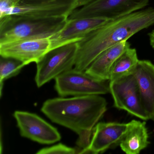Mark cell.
I'll use <instances>...</instances> for the list:
<instances>
[{"mask_svg":"<svg viewBox=\"0 0 154 154\" xmlns=\"http://www.w3.org/2000/svg\"><path fill=\"white\" fill-rule=\"evenodd\" d=\"M106 100L100 95L49 99L41 111L53 122L70 129L79 136L76 144L83 149L91 142L93 130L107 110Z\"/></svg>","mask_w":154,"mask_h":154,"instance_id":"cell-1","label":"cell"},{"mask_svg":"<svg viewBox=\"0 0 154 154\" xmlns=\"http://www.w3.org/2000/svg\"><path fill=\"white\" fill-rule=\"evenodd\" d=\"M154 25V8L138 11L109 20L78 43L75 69L85 71L103 51Z\"/></svg>","mask_w":154,"mask_h":154,"instance_id":"cell-2","label":"cell"},{"mask_svg":"<svg viewBox=\"0 0 154 154\" xmlns=\"http://www.w3.org/2000/svg\"><path fill=\"white\" fill-rule=\"evenodd\" d=\"M66 16L38 18L10 15L0 19V44L24 39L50 38L68 21Z\"/></svg>","mask_w":154,"mask_h":154,"instance_id":"cell-3","label":"cell"},{"mask_svg":"<svg viewBox=\"0 0 154 154\" xmlns=\"http://www.w3.org/2000/svg\"><path fill=\"white\" fill-rule=\"evenodd\" d=\"M55 88L61 97L101 95L110 93L109 81L96 79L74 68L56 77Z\"/></svg>","mask_w":154,"mask_h":154,"instance_id":"cell-4","label":"cell"},{"mask_svg":"<svg viewBox=\"0 0 154 154\" xmlns=\"http://www.w3.org/2000/svg\"><path fill=\"white\" fill-rule=\"evenodd\" d=\"M78 50L77 42L50 50L36 63L35 81L38 87L74 67Z\"/></svg>","mask_w":154,"mask_h":154,"instance_id":"cell-5","label":"cell"},{"mask_svg":"<svg viewBox=\"0 0 154 154\" xmlns=\"http://www.w3.org/2000/svg\"><path fill=\"white\" fill-rule=\"evenodd\" d=\"M149 2V0H94L75 9L68 19L102 18L112 20L140 10Z\"/></svg>","mask_w":154,"mask_h":154,"instance_id":"cell-6","label":"cell"},{"mask_svg":"<svg viewBox=\"0 0 154 154\" xmlns=\"http://www.w3.org/2000/svg\"><path fill=\"white\" fill-rule=\"evenodd\" d=\"M114 106L143 120H148L142 107L139 90L134 74L109 82Z\"/></svg>","mask_w":154,"mask_h":154,"instance_id":"cell-7","label":"cell"},{"mask_svg":"<svg viewBox=\"0 0 154 154\" xmlns=\"http://www.w3.org/2000/svg\"><path fill=\"white\" fill-rule=\"evenodd\" d=\"M13 115L22 137L45 145L53 144L61 140V135L56 128L37 114L16 111Z\"/></svg>","mask_w":154,"mask_h":154,"instance_id":"cell-8","label":"cell"},{"mask_svg":"<svg viewBox=\"0 0 154 154\" xmlns=\"http://www.w3.org/2000/svg\"><path fill=\"white\" fill-rule=\"evenodd\" d=\"M77 8L76 0H20L10 15L38 18L66 16Z\"/></svg>","mask_w":154,"mask_h":154,"instance_id":"cell-9","label":"cell"},{"mask_svg":"<svg viewBox=\"0 0 154 154\" xmlns=\"http://www.w3.org/2000/svg\"><path fill=\"white\" fill-rule=\"evenodd\" d=\"M51 48L50 38L24 39L0 44L2 57L18 60L27 65L38 62Z\"/></svg>","mask_w":154,"mask_h":154,"instance_id":"cell-10","label":"cell"},{"mask_svg":"<svg viewBox=\"0 0 154 154\" xmlns=\"http://www.w3.org/2000/svg\"><path fill=\"white\" fill-rule=\"evenodd\" d=\"M128 128V123L99 122L93 130L89 146L80 154H97L119 145Z\"/></svg>","mask_w":154,"mask_h":154,"instance_id":"cell-11","label":"cell"},{"mask_svg":"<svg viewBox=\"0 0 154 154\" xmlns=\"http://www.w3.org/2000/svg\"><path fill=\"white\" fill-rule=\"evenodd\" d=\"M110 20L102 18H85L68 20L64 27L50 38V50L72 43L78 42L86 35Z\"/></svg>","mask_w":154,"mask_h":154,"instance_id":"cell-12","label":"cell"},{"mask_svg":"<svg viewBox=\"0 0 154 154\" xmlns=\"http://www.w3.org/2000/svg\"><path fill=\"white\" fill-rule=\"evenodd\" d=\"M139 90L142 107L149 119L154 121V64L139 60L134 72Z\"/></svg>","mask_w":154,"mask_h":154,"instance_id":"cell-13","label":"cell"},{"mask_svg":"<svg viewBox=\"0 0 154 154\" xmlns=\"http://www.w3.org/2000/svg\"><path fill=\"white\" fill-rule=\"evenodd\" d=\"M130 45L127 40L119 42L103 51L88 66L85 72L96 79L109 81L110 72L115 61Z\"/></svg>","mask_w":154,"mask_h":154,"instance_id":"cell-14","label":"cell"},{"mask_svg":"<svg viewBox=\"0 0 154 154\" xmlns=\"http://www.w3.org/2000/svg\"><path fill=\"white\" fill-rule=\"evenodd\" d=\"M145 122L133 120L128 123L127 132L120 144L127 154H138L149 144Z\"/></svg>","mask_w":154,"mask_h":154,"instance_id":"cell-15","label":"cell"},{"mask_svg":"<svg viewBox=\"0 0 154 154\" xmlns=\"http://www.w3.org/2000/svg\"><path fill=\"white\" fill-rule=\"evenodd\" d=\"M139 61L137 50L129 48L118 58L110 70L109 82L134 74Z\"/></svg>","mask_w":154,"mask_h":154,"instance_id":"cell-16","label":"cell"},{"mask_svg":"<svg viewBox=\"0 0 154 154\" xmlns=\"http://www.w3.org/2000/svg\"><path fill=\"white\" fill-rule=\"evenodd\" d=\"M22 62L10 58L1 57L0 60V94L2 95L3 82L9 78L18 75L21 69L25 66Z\"/></svg>","mask_w":154,"mask_h":154,"instance_id":"cell-17","label":"cell"},{"mask_svg":"<svg viewBox=\"0 0 154 154\" xmlns=\"http://www.w3.org/2000/svg\"><path fill=\"white\" fill-rule=\"evenodd\" d=\"M82 150L80 148H72L62 143L41 149L37 154H80Z\"/></svg>","mask_w":154,"mask_h":154,"instance_id":"cell-18","label":"cell"},{"mask_svg":"<svg viewBox=\"0 0 154 154\" xmlns=\"http://www.w3.org/2000/svg\"><path fill=\"white\" fill-rule=\"evenodd\" d=\"M20 0H0V19L10 16L13 8L18 5Z\"/></svg>","mask_w":154,"mask_h":154,"instance_id":"cell-19","label":"cell"},{"mask_svg":"<svg viewBox=\"0 0 154 154\" xmlns=\"http://www.w3.org/2000/svg\"><path fill=\"white\" fill-rule=\"evenodd\" d=\"M77 1V8L88 4L94 0H76Z\"/></svg>","mask_w":154,"mask_h":154,"instance_id":"cell-20","label":"cell"},{"mask_svg":"<svg viewBox=\"0 0 154 154\" xmlns=\"http://www.w3.org/2000/svg\"><path fill=\"white\" fill-rule=\"evenodd\" d=\"M148 35L149 37L150 45L154 49V30H152L151 32L149 33Z\"/></svg>","mask_w":154,"mask_h":154,"instance_id":"cell-21","label":"cell"}]
</instances>
